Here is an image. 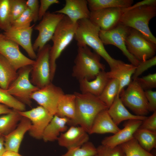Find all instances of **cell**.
<instances>
[{"label":"cell","instance_id":"23","mask_svg":"<svg viewBox=\"0 0 156 156\" xmlns=\"http://www.w3.org/2000/svg\"><path fill=\"white\" fill-rule=\"evenodd\" d=\"M110 79L106 72L101 71L94 80L83 79L78 81L81 93H89L99 96L103 90Z\"/></svg>","mask_w":156,"mask_h":156},{"label":"cell","instance_id":"48","mask_svg":"<svg viewBox=\"0 0 156 156\" xmlns=\"http://www.w3.org/2000/svg\"><path fill=\"white\" fill-rule=\"evenodd\" d=\"M3 156H22L18 153L7 151L4 153Z\"/></svg>","mask_w":156,"mask_h":156},{"label":"cell","instance_id":"50","mask_svg":"<svg viewBox=\"0 0 156 156\" xmlns=\"http://www.w3.org/2000/svg\"><path fill=\"white\" fill-rule=\"evenodd\" d=\"M1 135H2L1 134V133L0 132V137L1 136Z\"/></svg>","mask_w":156,"mask_h":156},{"label":"cell","instance_id":"35","mask_svg":"<svg viewBox=\"0 0 156 156\" xmlns=\"http://www.w3.org/2000/svg\"><path fill=\"white\" fill-rule=\"evenodd\" d=\"M11 25L10 0H0V29L5 31Z\"/></svg>","mask_w":156,"mask_h":156},{"label":"cell","instance_id":"27","mask_svg":"<svg viewBox=\"0 0 156 156\" xmlns=\"http://www.w3.org/2000/svg\"><path fill=\"white\" fill-rule=\"evenodd\" d=\"M17 71L0 54V88L7 90L17 76Z\"/></svg>","mask_w":156,"mask_h":156},{"label":"cell","instance_id":"46","mask_svg":"<svg viewBox=\"0 0 156 156\" xmlns=\"http://www.w3.org/2000/svg\"><path fill=\"white\" fill-rule=\"evenodd\" d=\"M8 106L0 103V115L8 114L12 111L13 109H10Z\"/></svg>","mask_w":156,"mask_h":156},{"label":"cell","instance_id":"7","mask_svg":"<svg viewBox=\"0 0 156 156\" xmlns=\"http://www.w3.org/2000/svg\"><path fill=\"white\" fill-rule=\"evenodd\" d=\"M31 65L23 66L17 71L15 80L6 90L9 94L24 104L31 106V94L39 89L33 85L29 79Z\"/></svg>","mask_w":156,"mask_h":156},{"label":"cell","instance_id":"42","mask_svg":"<svg viewBox=\"0 0 156 156\" xmlns=\"http://www.w3.org/2000/svg\"><path fill=\"white\" fill-rule=\"evenodd\" d=\"M39 5L38 20H41L47 12V11L52 5L58 4L59 1L58 0H40Z\"/></svg>","mask_w":156,"mask_h":156},{"label":"cell","instance_id":"11","mask_svg":"<svg viewBox=\"0 0 156 156\" xmlns=\"http://www.w3.org/2000/svg\"><path fill=\"white\" fill-rule=\"evenodd\" d=\"M65 15L47 12L34 29L38 31V35L32 45L35 51L42 49L51 40L59 24Z\"/></svg>","mask_w":156,"mask_h":156},{"label":"cell","instance_id":"30","mask_svg":"<svg viewBox=\"0 0 156 156\" xmlns=\"http://www.w3.org/2000/svg\"><path fill=\"white\" fill-rule=\"evenodd\" d=\"M22 117L18 111L14 109L0 117V132L1 135L5 136L14 130Z\"/></svg>","mask_w":156,"mask_h":156},{"label":"cell","instance_id":"5","mask_svg":"<svg viewBox=\"0 0 156 156\" xmlns=\"http://www.w3.org/2000/svg\"><path fill=\"white\" fill-rule=\"evenodd\" d=\"M156 15V5H146L135 8L124 12L119 23L135 29L148 40L156 44V38L151 32L149 23Z\"/></svg>","mask_w":156,"mask_h":156},{"label":"cell","instance_id":"28","mask_svg":"<svg viewBox=\"0 0 156 156\" xmlns=\"http://www.w3.org/2000/svg\"><path fill=\"white\" fill-rule=\"evenodd\" d=\"M88 7L93 11L106 8H126L132 5L133 0H87Z\"/></svg>","mask_w":156,"mask_h":156},{"label":"cell","instance_id":"15","mask_svg":"<svg viewBox=\"0 0 156 156\" xmlns=\"http://www.w3.org/2000/svg\"><path fill=\"white\" fill-rule=\"evenodd\" d=\"M0 54L17 71L23 66H32L35 62V60L28 58L21 52L18 45L6 38L0 40Z\"/></svg>","mask_w":156,"mask_h":156},{"label":"cell","instance_id":"20","mask_svg":"<svg viewBox=\"0 0 156 156\" xmlns=\"http://www.w3.org/2000/svg\"><path fill=\"white\" fill-rule=\"evenodd\" d=\"M31 125L28 118L22 117L16 128L5 136L4 145L6 151L18 153L24 135L29 131Z\"/></svg>","mask_w":156,"mask_h":156},{"label":"cell","instance_id":"21","mask_svg":"<svg viewBox=\"0 0 156 156\" xmlns=\"http://www.w3.org/2000/svg\"><path fill=\"white\" fill-rule=\"evenodd\" d=\"M136 68V66L131 64H126L122 61L107 72L109 79H115L118 81L119 95L124 88L131 81V78Z\"/></svg>","mask_w":156,"mask_h":156},{"label":"cell","instance_id":"32","mask_svg":"<svg viewBox=\"0 0 156 156\" xmlns=\"http://www.w3.org/2000/svg\"><path fill=\"white\" fill-rule=\"evenodd\" d=\"M120 145L125 156H155L143 149L134 137Z\"/></svg>","mask_w":156,"mask_h":156},{"label":"cell","instance_id":"41","mask_svg":"<svg viewBox=\"0 0 156 156\" xmlns=\"http://www.w3.org/2000/svg\"><path fill=\"white\" fill-rule=\"evenodd\" d=\"M139 128L156 132V111L143 120Z\"/></svg>","mask_w":156,"mask_h":156},{"label":"cell","instance_id":"2","mask_svg":"<svg viewBox=\"0 0 156 156\" xmlns=\"http://www.w3.org/2000/svg\"><path fill=\"white\" fill-rule=\"evenodd\" d=\"M100 30L89 19L81 20L77 22L74 38L78 47H91L105 60L111 68L122 61L112 58L107 52L99 36Z\"/></svg>","mask_w":156,"mask_h":156},{"label":"cell","instance_id":"18","mask_svg":"<svg viewBox=\"0 0 156 156\" xmlns=\"http://www.w3.org/2000/svg\"><path fill=\"white\" fill-rule=\"evenodd\" d=\"M88 134L80 126H71L66 131L61 133L57 140L59 146L68 150L80 146L88 141Z\"/></svg>","mask_w":156,"mask_h":156},{"label":"cell","instance_id":"22","mask_svg":"<svg viewBox=\"0 0 156 156\" xmlns=\"http://www.w3.org/2000/svg\"><path fill=\"white\" fill-rule=\"evenodd\" d=\"M107 109L100 112L95 117L89 134H115L120 129L114 122Z\"/></svg>","mask_w":156,"mask_h":156},{"label":"cell","instance_id":"16","mask_svg":"<svg viewBox=\"0 0 156 156\" xmlns=\"http://www.w3.org/2000/svg\"><path fill=\"white\" fill-rule=\"evenodd\" d=\"M34 25L24 28H10L3 34L5 38L10 40L21 46L32 60L36 59L37 55L31 43V35Z\"/></svg>","mask_w":156,"mask_h":156},{"label":"cell","instance_id":"49","mask_svg":"<svg viewBox=\"0 0 156 156\" xmlns=\"http://www.w3.org/2000/svg\"><path fill=\"white\" fill-rule=\"evenodd\" d=\"M5 38V37L3 34L0 33V40Z\"/></svg>","mask_w":156,"mask_h":156},{"label":"cell","instance_id":"39","mask_svg":"<svg viewBox=\"0 0 156 156\" xmlns=\"http://www.w3.org/2000/svg\"><path fill=\"white\" fill-rule=\"evenodd\" d=\"M156 65V56L145 61L140 62L131 78L133 80L136 79L144 72Z\"/></svg>","mask_w":156,"mask_h":156},{"label":"cell","instance_id":"29","mask_svg":"<svg viewBox=\"0 0 156 156\" xmlns=\"http://www.w3.org/2000/svg\"><path fill=\"white\" fill-rule=\"evenodd\" d=\"M133 137L144 150L150 152L156 148V132L138 128L135 132Z\"/></svg>","mask_w":156,"mask_h":156},{"label":"cell","instance_id":"37","mask_svg":"<svg viewBox=\"0 0 156 156\" xmlns=\"http://www.w3.org/2000/svg\"><path fill=\"white\" fill-rule=\"evenodd\" d=\"M33 21L32 15L29 9L27 8L25 11L12 24L10 28L13 29L26 28L30 26Z\"/></svg>","mask_w":156,"mask_h":156},{"label":"cell","instance_id":"33","mask_svg":"<svg viewBox=\"0 0 156 156\" xmlns=\"http://www.w3.org/2000/svg\"><path fill=\"white\" fill-rule=\"evenodd\" d=\"M96 154V148L92 142L88 141L80 146L68 149L61 156H94Z\"/></svg>","mask_w":156,"mask_h":156},{"label":"cell","instance_id":"13","mask_svg":"<svg viewBox=\"0 0 156 156\" xmlns=\"http://www.w3.org/2000/svg\"><path fill=\"white\" fill-rule=\"evenodd\" d=\"M64 94L61 88L51 82L33 93L31 98L54 116L59 101Z\"/></svg>","mask_w":156,"mask_h":156},{"label":"cell","instance_id":"44","mask_svg":"<svg viewBox=\"0 0 156 156\" xmlns=\"http://www.w3.org/2000/svg\"><path fill=\"white\" fill-rule=\"evenodd\" d=\"M145 95L148 103L149 112L156 111V92L151 90L145 91Z\"/></svg>","mask_w":156,"mask_h":156},{"label":"cell","instance_id":"38","mask_svg":"<svg viewBox=\"0 0 156 156\" xmlns=\"http://www.w3.org/2000/svg\"><path fill=\"white\" fill-rule=\"evenodd\" d=\"M97 156H125L120 146L109 147L101 144L96 148Z\"/></svg>","mask_w":156,"mask_h":156},{"label":"cell","instance_id":"19","mask_svg":"<svg viewBox=\"0 0 156 156\" xmlns=\"http://www.w3.org/2000/svg\"><path fill=\"white\" fill-rule=\"evenodd\" d=\"M54 13L63 14L76 23L80 20L89 19L90 11L86 0H66L64 6Z\"/></svg>","mask_w":156,"mask_h":156},{"label":"cell","instance_id":"10","mask_svg":"<svg viewBox=\"0 0 156 156\" xmlns=\"http://www.w3.org/2000/svg\"><path fill=\"white\" fill-rule=\"evenodd\" d=\"M130 28L119 23L110 30H100L99 36L104 45L111 44L116 46L122 51L131 64L137 66L140 61L129 52L125 44Z\"/></svg>","mask_w":156,"mask_h":156},{"label":"cell","instance_id":"14","mask_svg":"<svg viewBox=\"0 0 156 156\" xmlns=\"http://www.w3.org/2000/svg\"><path fill=\"white\" fill-rule=\"evenodd\" d=\"M124 8H113L90 11L89 20L101 30H110L119 23Z\"/></svg>","mask_w":156,"mask_h":156},{"label":"cell","instance_id":"3","mask_svg":"<svg viewBox=\"0 0 156 156\" xmlns=\"http://www.w3.org/2000/svg\"><path fill=\"white\" fill-rule=\"evenodd\" d=\"M77 23L72 22L65 16L59 24L51 39L53 43L49 54L50 79L53 81L56 69V61L74 38Z\"/></svg>","mask_w":156,"mask_h":156},{"label":"cell","instance_id":"31","mask_svg":"<svg viewBox=\"0 0 156 156\" xmlns=\"http://www.w3.org/2000/svg\"><path fill=\"white\" fill-rule=\"evenodd\" d=\"M119 83L116 79H110L101 94L98 96L108 108L112 104L116 96L119 95Z\"/></svg>","mask_w":156,"mask_h":156},{"label":"cell","instance_id":"25","mask_svg":"<svg viewBox=\"0 0 156 156\" xmlns=\"http://www.w3.org/2000/svg\"><path fill=\"white\" fill-rule=\"evenodd\" d=\"M68 120L67 118L54 115L45 129L42 139L45 142L57 140L61 133L67 130Z\"/></svg>","mask_w":156,"mask_h":156},{"label":"cell","instance_id":"12","mask_svg":"<svg viewBox=\"0 0 156 156\" xmlns=\"http://www.w3.org/2000/svg\"><path fill=\"white\" fill-rule=\"evenodd\" d=\"M18 112L30 121L31 125L28 131L30 135L36 139H42L45 129L54 116L40 105L29 110Z\"/></svg>","mask_w":156,"mask_h":156},{"label":"cell","instance_id":"47","mask_svg":"<svg viewBox=\"0 0 156 156\" xmlns=\"http://www.w3.org/2000/svg\"><path fill=\"white\" fill-rule=\"evenodd\" d=\"M4 138L1 136L0 137V156H3L7 151L4 145Z\"/></svg>","mask_w":156,"mask_h":156},{"label":"cell","instance_id":"51","mask_svg":"<svg viewBox=\"0 0 156 156\" xmlns=\"http://www.w3.org/2000/svg\"><path fill=\"white\" fill-rule=\"evenodd\" d=\"M97 156V155H95V156Z\"/></svg>","mask_w":156,"mask_h":156},{"label":"cell","instance_id":"17","mask_svg":"<svg viewBox=\"0 0 156 156\" xmlns=\"http://www.w3.org/2000/svg\"><path fill=\"white\" fill-rule=\"evenodd\" d=\"M139 120H127L124 128L113 135L105 137L101 141V144L109 147H114L126 142L133 137V135L142 122Z\"/></svg>","mask_w":156,"mask_h":156},{"label":"cell","instance_id":"8","mask_svg":"<svg viewBox=\"0 0 156 156\" xmlns=\"http://www.w3.org/2000/svg\"><path fill=\"white\" fill-rule=\"evenodd\" d=\"M125 44L129 52L140 62L155 56L156 44L149 41L135 29L130 28Z\"/></svg>","mask_w":156,"mask_h":156},{"label":"cell","instance_id":"9","mask_svg":"<svg viewBox=\"0 0 156 156\" xmlns=\"http://www.w3.org/2000/svg\"><path fill=\"white\" fill-rule=\"evenodd\" d=\"M51 46L46 44L38 51L34 63L31 66V83L39 89L52 82L50 79L49 54Z\"/></svg>","mask_w":156,"mask_h":156},{"label":"cell","instance_id":"45","mask_svg":"<svg viewBox=\"0 0 156 156\" xmlns=\"http://www.w3.org/2000/svg\"><path fill=\"white\" fill-rule=\"evenodd\" d=\"M146 5H156V0H144L138 2L129 7L124 8V12L135 8Z\"/></svg>","mask_w":156,"mask_h":156},{"label":"cell","instance_id":"1","mask_svg":"<svg viewBox=\"0 0 156 156\" xmlns=\"http://www.w3.org/2000/svg\"><path fill=\"white\" fill-rule=\"evenodd\" d=\"M74 94L75 96V118L68 122L67 124L70 126L79 125L89 134L97 115L108 107L98 96L77 92Z\"/></svg>","mask_w":156,"mask_h":156},{"label":"cell","instance_id":"34","mask_svg":"<svg viewBox=\"0 0 156 156\" xmlns=\"http://www.w3.org/2000/svg\"><path fill=\"white\" fill-rule=\"evenodd\" d=\"M0 103L18 111L25 110V104L9 94L6 90L0 88Z\"/></svg>","mask_w":156,"mask_h":156},{"label":"cell","instance_id":"26","mask_svg":"<svg viewBox=\"0 0 156 156\" xmlns=\"http://www.w3.org/2000/svg\"><path fill=\"white\" fill-rule=\"evenodd\" d=\"M75 94H64L59 101L55 115L61 117L67 118L69 119L68 122H70L75 119Z\"/></svg>","mask_w":156,"mask_h":156},{"label":"cell","instance_id":"43","mask_svg":"<svg viewBox=\"0 0 156 156\" xmlns=\"http://www.w3.org/2000/svg\"><path fill=\"white\" fill-rule=\"evenodd\" d=\"M27 7L31 12L34 23L38 20V13L39 2L38 0H28L26 1Z\"/></svg>","mask_w":156,"mask_h":156},{"label":"cell","instance_id":"4","mask_svg":"<svg viewBox=\"0 0 156 156\" xmlns=\"http://www.w3.org/2000/svg\"><path fill=\"white\" fill-rule=\"evenodd\" d=\"M78 47L72 76L78 81L84 79L89 80L94 79L101 71L105 69V65L101 62V57L92 52L87 46Z\"/></svg>","mask_w":156,"mask_h":156},{"label":"cell","instance_id":"24","mask_svg":"<svg viewBox=\"0 0 156 156\" xmlns=\"http://www.w3.org/2000/svg\"><path fill=\"white\" fill-rule=\"evenodd\" d=\"M107 111L114 123L118 126L125 120L135 119L143 121L147 117L130 113L122 103L119 95L116 96L112 104L108 109Z\"/></svg>","mask_w":156,"mask_h":156},{"label":"cell","instance_id":"36","mask_svg":"<svg viewBox=\"0 0 156 156\" xmlns=\"http://www.w3.org/2000/svg\"><path fill=\"white\" fill-rule=\"evenodd\" d=\"M27 8L25 0H10V19L11 24Z\"/></svg>","mask_w":156,"mask_h":156},{"label":"cell","instance_id":"6","mask_svg":"<svg viewBox=\"0 0 156 156\" xmlns=\"http://www.w3.org/2000/svg\"><path fill=\"white\" fill-rule=\"evenodd\" d=\"M128 86L119 94L122 103L135 115L146 116L149 111L145 91L136 79L131 81Z\"/></svg>","mask_w":156,"mask_h":156},{"label":"cell","instance_id":"40","mask_svg":"<svg viewBox=\"0 0 156 156\" xmlns=\"http://www.w3.org/2000/svg\"><path fill=\"white\" fill-rule=\"evenodd\" d=\"M141 87L144 90H151L156 87V73L150 74L136 79Z\"/></svg>","mask_w":156,"mask_h":156}]
</instances>
